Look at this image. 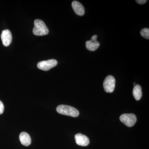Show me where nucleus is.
<instances>
[{
	"label": "nucleus",
	"instance_id": "1",
	"mask_svg": "<svg viewBox=\"0 0 149 149\" xmlns=\"http://www.w3.org/2000/svg\"><path fill=\"white\" fill-rule=\"evenodd\" d=\"M35 27L33 29V34L36 36H44L47 35L49 30L44 22L37 19L34 22Z\"/></svg>",
	"mask_w": 149,
	"mask_h": 149
},
{
	"label": "nucleus",
	"instance_id": "2",
	"mask_svg": "<svg viewBox=\"0 0 149 149\" xmlns=\"http://www.w3.org/2000/svg\"><path fill=\"white\" fill-rule=\"evenodd\" d=\"M56 111L62 115L77 117L79 116V112L74 107L66 105H60L56 108Z\"/></svg>",
	"mask_w": 149,
	"mask_h": 149
},
{
	"label": "nucleus",
	"instance_id": "3",
	"mask_svg": "<svg viewBox=\"0 0 149 149\" xmlns=\"http://www.w3.org/2000/svg\"><path fill=\"white\" fill-rule=\"evenodd\" d=\"M120 120L126 126L131 127L135 125L137 121V118L133 113H125L120 116Z\"/></svg>",
	"mask_w": 149,
	"mask_h": 149
},
{
	"label": "nucleus",
	"instance_id": "4",
	"mask_svg": "<svg viewBox=\"0 0 149 149\" xmlns=\"http://www.w3.org/2000/svg\"><path fill=\"white\" fill-rule=\"evenodd\" d=\"M115 79L113 76L109 75L107 76L104 80L103 87L105 91L108 93H112L115 87Z\"/></svg>",
	"mask_w": 149,
	"mask_h": 149
},
{
	"label": "nucleus",
	"instance_id": "5",
	"mask_svg": "<svg viewBox=\"0 0 149 149\" xmlns=\"http://www.w3.org/2000/svg\"><path fill=\"white\" fill-rule=\"evenodd\" d=\"M58 62L55 59H50L47 61H40L37 65V67L39 69L47 71L51 68L56 66L57 65Z\"/></svg>",
	"mask_w": 149,
	"mask_h": 149
},
{
	"label": "nucleus",
	"instance_id": "6",
	"mask_svg": "<svg viewBox=\"0 0 149 149\" xmlns=\"http://www.w3.org/2000/svg\"><path fill=\"white\" fill-rule=\"evenodd\" d=\"M75 142L78 146H86L90 143L89 138L81 133H77L74 136Z\"/></svg>",
	"mask_w": 149,
	"mask_h": 149
},
{
	"label": "nucleus",
	"instance_id": "7",
	"mask_svg": "<svg viewBox=\"0 0 149 149\" xmlns=\"http://www.w3.org/2000/svg\"><path fill=\"white\" fill-rule=\"evenodd\" d=\"M1 38L4 46L5 47L9 46L12 40L11 32L8 29L3 30L2 32Z\"/></svg>",
	"mask_w": 149,
	"mask_h": 149
},
{
	"label": "nucleus",
	"instance_id": "8",
	"mask_svg": "<svg viewBox=\"0 0 149 149\" xmlns=\"http://www.w3.org/2000/svg\"><path fill=\"white\" fill-rule=\"evenodd\" d=\"M72 6L75 13L79 16H83L85 13V8L83 5L77 1H73L72 3Z\"/></svg>",
	"mask_w": 149,
	"mask_h": 149
},
{
	"label": "nucleus",
	"instance_id": "9",
	"mask_svg": "<svg viewBox=\"0 0 149 149\" xmlns=\"http://www.w3.org/2000/svg\"><path fill=\"white\" fill-rule=\"evenodd\" d=\"M19 139L22 144L25 146H28L31 143V137L26 132H22L19 135Z\"/></svg>",
	"mask_w": 149,
	"mask_h": 149
},
{
	"label": "nucleus",
	"instance_id": "10",
	"mask_svg": "<svg viewBox=\"0 0 149 149\" xmlns=\"http://www.w3.org/2000/svg\"><path fill=\"white\" fill-rule=\"evenodd\" d=\"M133 95L136 100L139 101L142 97V88L140 85H136L134 86L133 91Z\"/></svg>",
	"mask_w": 149,
	"mask_h": 149
},
{
	"label": "nucleus",
	"instance_id": "11",
	"mask_svg": "<svg viewBox=\"0 0 149 149\" xmlns=\"http://www.w3.org/2000/svg\"><path fill=\"white\" fill-rule=\"evenodd\" d=\"M86 47L87 49L90 51H95L100 47V43L97 41L95 42H91V41H88L86 42Z\"/></svg>",
	"mask_w": 149,
	"mask_h": 149
},
{
	"label": "nucleus",
	"instance_id": "12",
	"mask_svg": "<svg viewBox=\"0 0 149 149\" xmlns=\"http://www.w3.org/2000/svg\"><path fill=\"white\" fill-rule=\"evenodd\" d=\"M141 36L146 39H149V29L148 28H145L142 29L141 31Z\"/></svg>",
	"mask_w": 149,
	"mask_h": 149
},
{
	"label": "nucleus",
	"instance_id": "13",
	"mask_svg": "<svg viewBox=\"0 0 149 149\" xmlns=\"http://www.w3.org/2000/svg\"><path fill=\"white\" fill-rule=\"evenodd\" d=\"M4 110V107L2 102L0 101V114H2Z\"/></svg>",
	"mask_w": 149,
	"mask_h": 149
},
{
	"label": "nucleus",
	"instance_id": "14",
	"mask_svg": "<svg viewBox=\"0 0 149 149\" xmlns=\"http://www.w3.org/2000/svg\"><path fill=\"white\" fill-rule=\"evenodd\" d=\"M136 2L138 3L139 4H143L147 2V0H137L136 1Z\"/></svg>",
	"mask_w": 149,
	"mask_h": 149
},
{
	"label": "nucleus",
	"instance_id": "15",
	"mask_svg": "<svg viewBox=\"0 0 149 149\" xmlns=\"http://www.w3.org/2000/svg\"><path fill=\"white\" fill-rule=\"evenodd\" d=\"M98 36L97 35H93V37H91V40L90 41H91V42H95L97 41V38Z\"/></svg>",
	"mask_w": 149,
	"mask_h": 149
},
{
	"label": "nucleus",
	"instance_id": "16",
	"mask_svg": "<svg viewBox=\"0 0 149 149\" xmlns=\"http://www.w3.org/2000/svg\"><path fill=\"white\" fill-rule=\"evenodd\" d=\"M133 85H134V86H136V83H133Z\"/></svg>",
	"mask_w": 149,
	"mask_h": 149
}]
</instances>
